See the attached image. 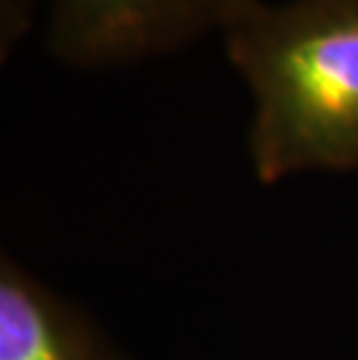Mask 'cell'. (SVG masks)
Wrapping results in <instances>:
<instances>
[{"label":"cell","mask_w":358,"mask_h":360,"mask_svg":"<svg viewBox=\"0 0 358 360\" xmlns=\"http://www.w3.org/2000/svg\"><path fill=\"white\" fill-rule=\"evenodd\" d=\"M221 35L254 105L247 154L263 186L358 170V0H256Z\"/></svg>","instance_id":"1"},{"label":"cell","mask_w":358,"mask_h":360,"mask_svg":"<svg viewBox=\"0 0 358 360\" xmlns=\"http://www.w3.org/2000/svg\"><path fill=\"white\" fill-rule=\"evenodd\" d=\"M256 0H49L47 47L79 70H112L224 33Z\"/></svg>","instance_id":"2"},{"label":"cell","mask_w":358,"mask_h":360,"mask_svg":"<svg viewBox=\"0 0 358 360\" xmlns=\"http://www.w3.org/2000/svg\"><path fill=\"white\" fill-rule=\"evenodd\" d=\"M0 360H131L79 304L0 258Z\"/></svg>","instance_id":"3"},{"label":"cell","mask_w":358,"mask_h":360,"mask_svg":"<svg viewBox=\"0 0 358 360\" xmlns=\"http://www.w3.org/2000/svg\"><path fill=\"white\" fill-rule=\"evenodd\" d=\"M40 0H0V58L17 49L21 37L33 26Z\"/></svg>","instance_id":"4"}]
</instances>
